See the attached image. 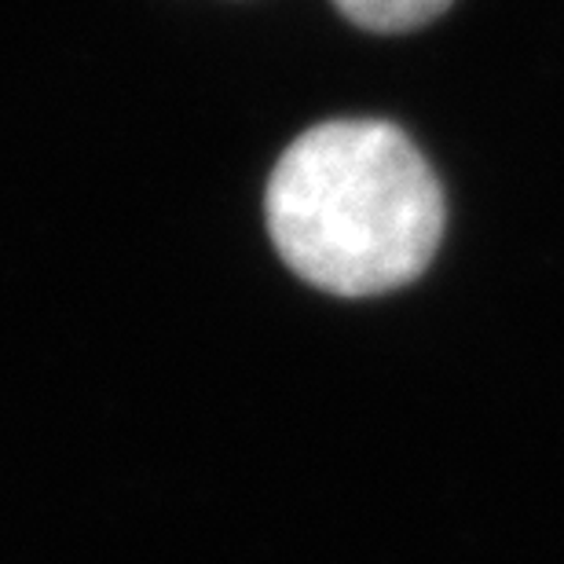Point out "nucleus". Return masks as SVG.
Listing matches in <instances>:
<instances>
[{"label":"nucleus","mask_w":564,"mask_h":564,"mask_svg":"<svg viewBox=\"0 0 564 564\" xmlns=\"http://www.w3.org/2000/svg\"><path fill=\"white\" fill-rule=\"evenodd\" d=\"M268 231L301 279L367 297L411 282L444 235V195L389 121H326L279 158Z\"/></svg>","instance_id":"obj_1"},{"label":"nucleus","mask_w":564,"mask_h":564,"mask_svg":"<svg viewBox=\"0 0 564 564\" xmlns=\"http://www.w3.org/2000/svg\"><path fill=\"white\" fill-rule=\"evenodd\" d=\"M341 8L345 19H352L356 26L378 30V33H400L425 26L429 19H436L451 0H334Z\"/></svg>","instance_id":"obj_2"}]
</instances>
